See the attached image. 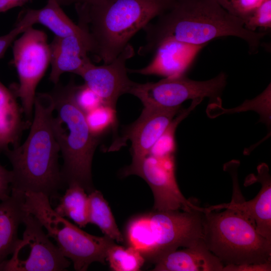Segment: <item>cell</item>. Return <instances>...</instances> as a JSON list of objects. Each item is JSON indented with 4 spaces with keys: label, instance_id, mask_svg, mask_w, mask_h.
I'll use <instances>...</instances> for the list:
<instances>
[{
    "label": "cell",
    "instance_id": "cell-22",
    "mask_svg": "<svg viewBox=\"0 0 271 271\" xmlns=\"http://www.w3.org/2000/svg\"><path fill=\"white\" fill-rule=\"evenodd\" d=\"M89 223L97 226L101 231L109 238L117 242L124 241V237L119 231L114 216L106 200L102 193L94 189L88 194Z\"/></svg>",
    "mask_w": 271,
    "mask_h": 271
},
{
    "label": "cell",
    "instance_id": "cell-4",
    "mask_svg": "<svg viewBox=\"0 0 271 271\" xmlns=\"http://www.w3.org/2000/svg\"><path fill=\"white\" fill-rule=\"evenodd\" d=\"M76 85L73 81L65 86L58 83L50 93L56 113L52 128L63 160L61 173L64 184L77 183L89 193L94 190L92 162L100 137L91 133L85 114L76 103Z\"/></svg>",
    "mask_w": 271,
    "mask_h": 271
},
{
    "label": "cell",
    "instance_id": "cell-32",
    "mask_svg": "<svg viewBox=\"0 0 271 271\" xmlns=\"http://www.w3.org/2000/svg\"><path fill=\"white\" fill-rule=\"evenodd\" d=\"M32 0H0V13L12 8L21 7Z\"/></svg>",
    "mask_w": 271,
    "mask_h": 271
},
{
    "label": "cell",
    "instance_id": "cell-1",
    "mask_svg": "<svg viewBox=\"0 0 271 271\" xmlns=\"http://www.w3.org/2000/svg\"><path fill=\"white\" fill-rule=\"evenodd\" d=\"M144 28L146 43L138 53H153L167 40L204 46L217 38L232 36L247 44L250 54L257 52L265 33L251 31L243 21L225 10L216 0H174L171 7Z\"/></svg>",
    "mask_w": 271,
    "mask_h": 271
},
{
    "label": "cell",
    "instance_id": "cell-8",
    "mask_svg": "<svg viewBox=\"0 0 271 271\" xmlns=\"http://www.w3.org/2000/svg\"><path fill=\"white\" fill-rule=\"evenodd\" d=\"M22 34L13 46L19 84L11 90L20 98L27 120L32 122L36 88L50 63V50L43 31L30 27Z\"/></svg>",
    "mask_w": 271,
    "mask_h": 271
},
{
    "label": "cell",
    "instance_id": "cell-10",
    "mask_svg": "<svg viewBox=\"0 0 271 271\" xmlns=\"http://www.w3.org/2000/svg\"><path fill=\"white\" fill-rule=\"evenodd\" d=\"M25 230L12 257L0 267L6 271H62L71 261L49 239L43 226L32 214L28 213L23 223Z\"/></svg>",
    "mask_w": 271,
    "mask_h": 271
},
{
    "label": "cell",
    "instance_id": "cell-21",
    "mask_svg": "<svg viewBox=\"0 0 271 271\" xmlns=\"http://www.w3.org/2000/svg\"><path fill=\"white\" fill-rule=\"evenodd\" d=\"M67 187L54 210L60 216L69 218L80 227H84L89 223L88 195L77 183L70 184Z\"/></svg>",
    "mask_w": 271,
    "mask_h": 271
},
{
    "label": "cell",
    "instance_id": "cell-26",
    "mask_svg": "<svg viewBox=\"0 0 271 271\" xmlns=\"http://www.w3.org/2000/svg\"><path fill=\"white\" fill-rule=\"evenodd\" d=\"M244 27L255 31L258 28L264 30L271 28V0H265L244 20Z\"/></svg>",
    "mask_w": 271,
    "mask_h": 271
},
{
    "label": "cell",
    "instance_id": "cell-33",
    "mask_svg": "<svg viewBox=\"0 0 271 271\" xmlns=\"http://www.w3.org/2000/svg\"><path fill=\"white\" fill-rule=\"evenodd\" d=\"M60 5L68 6L72 4L76 5H93L98 3L103 0H56Z\"/></svg>",
    "mask_w": 271,
    "mask_h": 271
},
{
    "label": "cell",
    "instance_id": "cell-19",
    "mask_svg": "<svg viewBox=\"0 0 271 271\" xmlns=\"http://www.w3.org/2000/svg\"><path fill=\"white\" fill-rule=\"evenodd\" d=\"M24 203V194L14 192L0 203V267L12 254L19 239V227L28 213Z\"/></svg>",
    "mask_w": 271,
    "mask_h": 271
},
{
    "label": "cell",
    "instance_id": "cell-24",
    "mask_svg": "<svg viewBox=\"0 0 271 271\" xmlns=\"http://www.w3.org/2000/svg\"><path fill=\"white\" fill-rule=\"evenodd\" d=\"M110 268L114 271H138L146 259L136 248L122 246L115 243L108 249L106 254Z\"/></svg>",
    "mask_w": 271,
    "mask_h": 271
},
{
    "label": "cell",
    "instance_id": "cell-12",
    "mask_svg": "<svg viewBox=\"0 0 271 271\" xmlns=\"http://www.w3.org/2000/svg\"><path fill=\"white\" fill-rule=\"evenodd\" d=\"M134 54L132 46L128 44L110 63L96 66L90 62L78 75L99 96L103 104L116 108L119 97L129 93L134 82L128 77L126 67L127 61Z\"/></svg>",
    "mask_w": 271,
    "mask_h": 271
},
{
    "label": "cell",
    "instance_id": "cell-9",
    "mask_svg": "<svg viewBox=\"0 0 271 271\" xmlns=\"http://www.w3.org/2000/svg\"><path fill=\"white\" fill-rule=\"evenodd\" d=\"M226 83L227 75L223 72L205 81L192 80L183 75L166 77L156 82L140 83L136 95L144 107L149 108H178L187 100L204 97L219 103Z\"/></svg>",
    "mask_w": 271,
    "mask_h": 271
},
{
    "label": "cell",
    "instance_id": "cell-29",
    "mask_svg": "<svg viewBox=\"0 0 271 271\" xmlns=\"http://www.w3.org/2000/svg\"><path fill=\"white\" fill-rule=\"evenodd\" d=\"M30 27L32 26L20 19L13 29L8 33L0 36V58L4 56L8 48L12 43H14L18 35L22 34Z\"/></svg>",
    "mask_w": 271,
    "mask_h": 271
},
{
    "label": "cell",
    "instance_id": "cell-2",
    "mask_svg": "<svg viewBox=\"0 0 271 271\" xmlns=\"http://www.w3.org/2000/svg\"><path fill=\"white\" fill-rule=\"evenodd\" d=\"M54 109L50 93H36L27 138L22 145L4 153L12 166L11 192L42 193L50 199L63 187L60 149L52 124Z\"/></svg>",
    "mask_w": 271,
    "mask_h": 271
},
{
    "label": "cell",
    "instance_id": "cell-3",
    "mask_svg": "<svg viewBox=\"0 0 271 271\" xmlns=\"http://www.w3.org/2000/svg\"><path fill=\"white\" fill-rule=\"evenodd\" d=\"M174 1L103 0L75 6L78 25L92 42V53L107 64L120 53L136 33L169 9Z\"/></svg>",
    "mask_w": 271,
    "mask_h": 271
},
{
    "label": "cell",
    "instance_id": "cell-27",
    "mask_svg": "<svg viewBox=\"0 0 271 271\" xmlns=\"http://www.w3.org/2000/svg\"><path fill=\"white\" fill-rule=\"evenodd\" d=\"M74 97L76 104L85 114L103 104L99 96L84 84L76 85Z\"/></svg>",
    "mask_w": 271,
    "mask_h": 271
},
{
    "label": "cell",
    "instance_id": "cell-11",
    "mask_svg": "<svg viewBox=\"0 0 271 271\" xmlns=\"http://www.w3.org/2000/svg\"><path fill=\"white\" fill-rule=\"evenodd\" d=\"M175 169V155L148 154L138 163L125 168L123 175H135L148 183L154 197L153 210L204 211V208L195 205L183 196L177 182Z\"/></svg>",
    "mask_w": 271,
    "mask_h": 271
},
{
    "label": "cell",
    "instance_id": "cell-30",
    "mask_svg": "<svg viewBox=\"0 0 271 271\" xmlns=\"http://www.w3.org/2000/svg\"><path fill=\"white\" fill-rule=\"evenodd\" d=\"M12 179V170L7 169L0 164V201H5L10 197Z\"/></svg>",
    "mask_w": 271,
    "mask_h": 271
},
{
    "label": "cell",
    "instance_id": "cell-13",
    "mask_svg": "<svg viewBox=\"0 0 271 271\" xmlns=\"http://www.w3.org/2000/svg\"><path fill=\"white\" fill-rule=\"evenodd\" d=\"M181 107L175 108H143L139 118L124 128L122 136L115 139L108 151L118 150L126 141L131 142V164L146 156L162 135Z\"/></svg>",
    "mask_w": 271,
    "mask_h": 271
},
{
    "label": "cell",
    "instance_id": "cell-25",
    "mask_svg": "<svg viewBox=\"0 0 271 271\" xmlns=\"http://www.w3.org/2000/svg\"><path fill=\"white\" fill-rule=\"evenodd\" d=\"M85 117L90 131L98 137L117 125L116 108L103 104L86 113Z\"/></svg>",
    "mask_w": 271,
    "mask_h": 271
},
{
    "label": "cell",
    "instance_id": "cell-7",
    "mask_svg": "<svg viewBox=\"0 0 271 271\" xmlns=\"http://www.w3.org/2000/svg\"><path fill=\"white\" fill-rule=\"evenodd\" d=\"M24 207L32 214L53 238L62 254L73 264L76 270L85 271L94 262L106 261L109 247L114 241L109 237L89 234L58 215L53 209L50 198L42 193L24 194Z\"/></svg>",
    "mask_w": 271,
    "mask_h": 271
},
{
    "label": "cell",
    "instance_id": "cell-14",
    "mask_svg": "<svg viewBox=\"0 0 271 271\" xmlns=\"http://www.w3.org/2000/svg\"><path fill=\"white\" fill-rule=\"evenodd\" d=\"M257 171L256 175H249L244 183V185L260 183V191L253 199L247 201L231 200L228 203L211 206L207 209L220 210L228 208L237 211L248 218L259 234L271 241V178L268 166L261 163L257 166Z\"/></svg>",
    "mask_w": 271,
    "mask_h": 271
},
{
    "label": "cell",
    "instance_id": "cell-16",
    "mask_svg": "<svg viewBox=\"0 0 271 271\" xmlns=\"http://www.w3.org/2000/svg\"><path fill=\"white\" fill-rule=\"evenodd\" d=\"M204 46H194L175 40H167L155 49L151 61L139 69H127L130 73L166 77L185 75Z\"/></svg>",
    "mask_w": 271,
    "mask_h": 271
},
{
    "label": "cell",
    "instance_id": "cell-6",
    "mask_svg": "<svg viewBox=\"0 0 271 271\" xmlns=\"http://www.w3.org/2000/svg\"><path fill=\"white\" fill-rule=\"evenodd\" d=\"M202 240L224 265L259 263L271 260V241L259 234L247 217L239 212L204 208Z\"/></svg>",
    "mask_w": 271,
    "mask_h": 271
},
{
    "label": "cell",
    "instance_id": "cell-23",
    "mask_svg": "<svg viewBox=\"0 0 271 271\" xmlns=\"http://www.w3.org/2000/svg\"><path fill=\"white\" fill-rule=\"evenodd\" d=\"M221 103L212 102L208 105L206 112L208 116L215 117L222 114L234 113L241 111L253 110L260 116L259 121L265 124L270 128L271 115V84L258 95L253 99L246 100L236 108L225 109L221 106Z\"/></svg>",
    "mask_w": 271,
    "mask_h": 271
},
{
    "label": "cell",
    "instance_id": "cell-18",
    "mask_svg": "<svg viewBox=\"0 0 271 271\" xmlns=\"http://www.w3.org/2000/svg\"><path fill=\"white\" fill-rule=\"evenodd\" d=\"M13 91L0 81V154L19 146L23 132L32 122L24 120L23 111Z\"/></svg>",
    "mask_w": 271,
    "mask_h": 271
},
{
    "label": "cell",
    "instance_id": "cell-34",
    "mask_svg": "<svg viewBox=\"0 0 271 271\" xmlns=\"http://www.w3.org/2000/svg\"><path fill=\"white\" fill-rule=\"evenodd\" d=\"M221 6H223L226 0H216Z\"/></svg>",
    "mask_w": 271,
    "mask_h": 271
},
{
    "label": "cell",
    "instance_id": "cell-31",
    "mask_svg": "<svg viewBox=\"0 0 271 271\" xmlns=\"http://www.w3.org/2000/svg\"><path fill=\"white\" fill-rule=\"evenodd\" d=\"M271 260L259 263L224 265L222 271H270Z\"/></svg>",
    "mask_w": 271,
    "mask_h": 271
},
{
    "label": "cell",
    "instance_id": "cell-15",
    "mask_svg": "<svg viewBox=\"0 0 271 271\" xmlns=\"http://www.w3.org/2000/svg\"><path fill=\"white\" fill-rule=\"evenodd\" d=\"M51 71L50 80L57 84L66 72L78 75L89 62V53H92L93 44L88 35L63 37L55 36L49 44Z\"/></svg>",
    "mask_w": 271,
    "mask_h": 271
},
{
    "label": "cell",
    "instance_id": "cell-20",
    "mask_svg": "<svg viewBox=\"0 0 271 271\" xmlns=\"http://www.w3.org/2000/svg\"><path fill=\"white\" fill-rule=\"evenodd\" d=\"M22 17L32 26L40 24L47 27L56 37L88 35L66 15L56 0H48L46 5L41 9L27 10Z\"/></svg>",
    "mask_w": 271,
    "mask_h": 271
},
{
    "label": "cell",
    "instance_id": "cell-28",
    "mask_svg": "<svg viewBox=\"0 0 271 271\" xmlns=\"http://www.w3.org/2000/svg\"><path fill=\"white\" fill-rule=\"evenodd\" d=\"M265 0H226L223 8L243 21Z\"/></svg>",
    "mask_w": 271,
    "mask_h": 271
},
{
    "label": "cell",
    "instance_id": "cell-5",
    "mask_svg": "<svg viewBox=\"0 0 271 271\" xmlns=\"http://www.w3.org/2000/svg\"><path fill=\"white\" fill-rule=\"evenodd\" d=\"M202 212L153 210L136 216L126 225V241L154 264L179 247L191 246L202 239Z\"/></svg>",
    "mask_w": 271,
    "mask_h": 271
},
{
    "label": "cell",
    "instance_id": "cell-17",
    "mask_svg": "<svg viewBox=\"0 0 271 271\" xmlns=\"http://www.w3.org/2000/svg\"><path fill=\"white\" fill-rule=\"evenodd\" d=\"M156 271H222L223 263L202 239L195 244L164 255L155 263Z\"/></svg>",
    "mask_w": 271,
    "mask_h": 271
}]
</instances>
